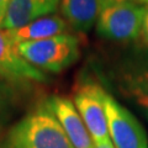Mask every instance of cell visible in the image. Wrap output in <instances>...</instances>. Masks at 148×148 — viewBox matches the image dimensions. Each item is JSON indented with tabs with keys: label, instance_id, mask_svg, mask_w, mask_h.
<instances>
[{
	"label": "cell",
	"instance_id": "d6986e66",
	"mask_svg": "<svg viewBox=\"0 0 148 148\" xmlns=\"http://www.w3.org/2000/svg\"><path fill=\"white\" fill-rule=\"evenodd\" d=\"M143 4H145V5H148V0H143Z\"/></svg>",
	"mask_w": 148,
	"mask_h": 148
},
{
	"label": "cell",
	"instance_id": "8992f818",
	"mask_svg": "<svg viewBox=\"0 0 148 148\" xmlns=\"http://www.w3.org/2000/svg\"><path fill=\"white\" fill-rule=\"evenodd\" d=\"M110 140L115 148H148L145 128L132 112L110 94L105 98Z\"/></svg>",
	"mask_w": 148,
	"mask_h": 148
},
{
	"label": "cell",
	"instance_id": "8fae6325",
	"mask_svg": "<svg viewBox=\"0 0 148 148\" xmlns=\"http://www.w3.org/2000/svg\"><path fill=\"white\" fill-rule=\"evenodd\" d=\"M61 11L64 20L73 30L89 32L99 15L98 0H61Z\"/></svg>",
	"mask_w": 148,
	"mask_h": 148
},
{
	"label": "cell",
	"instance_id": "30bf717a",
	"mask_svg": "<svg viewBox=\"0 0 148 148\" xmlns=\"http://www.w3.org/2000/svg\"><path fill=\"white\" fill-rule=\"evenodd\" d=\"M69 27L71 26L64 20V17L57 15V14H51V15L37 18L22 27L6 31L12 42L20 45L24 42L41 41L59 35H66Z\"/></svg>",
	"mask_w": 148,
	"mask_h": 148
},
{
	"label": "cell",
	"instance_id": "6da1fadb",
	"mask_svg": "<svg viewBox=\"0 0 148 148\" xmlns=\"http://www.w3.org/2000/svg\"><path fill=\"white\" fill-rule=\"evenodd\" d=\"M101 78L114 92L128 101L148 120V53L120 54L101 68Z\"/></svg>",
	"mask_w": 148,
	"mask_h": 148
},
{
	"label": "cell",
	"instance_id": "9a60e30c",
	"mask_svg": "<svg viewBox=\"0 0 148 148\" xmlns=\"http://www.w3.org/2000/svg\"><path fill=\"white\" fill-rule=\"evenodd\" d=\"M4 16H5V6H4V0H0V27H1Z\"/></svg>",
	"mask_w": 148,
	"mask_h": 148
},
{
	"label": "cell",
	"instance_id": "4fadbf2b",
	"mask_svg": "<svg viewBox=\"0 0 148 148\" xmlns=\"http://www.w3.org/2000/svg\"><path fill=\"white\" fill-rule=\"evenodd\" d=\"M99 1V8L111 5V4H121V3H137V4H143V0H98ZM145 5V4H143Z\"/></svg>",
	"mask_w": 148,
	"mask_h": 148
},
{
	"label": "cell",
	"instance_id": "ba28073f",
	"mask_svg": "<svg viewBox=\"0 0 148 148\" xmlns=\"http://www.w3.org/2000/svg\"><path fill=\"white\" fill-rule=\"evenodd\" d=\"M46 108L58 120L74 148H95L89 130L71 99L52 96L46 101Z\"/></svg>",
	"mask_w": 148,
	"mask_h": 148
},
{
	"label": "cell",
	"instance_id": "7a4b0ae2",
	"mask_svg": "<svg viewBox=\"0 0 148 148\" xmlns=\"http://www.w3.org/2000/svg\"><path fill=\"white\" fill-rule=\"evenodd\" d=\"M8 148H74L61 123L46 108L27 114L9 130Z\"/></svg>",
	"mask_w": 148,
	"mask_h": 148
},
{
	"label": "cell",
	"instance_id": "9c48e42d",
	"mask_svg": "<svg viewBox=\"0 0 148 148\" xmlns=\"http://www.w3.org/2000/svg\"><path fill=\"white\" fill-rule=\"evenodd\" d=\"M61 0H10L6 6L1 27L14 30L53 14Z\"/></svg>",
	"mask_w": 148,
	"mask_h": 148
},
{
	"label": "cell",
	"instance_id": "5b68a950",
	"mask_svg": "<svg viewBox=\"0 0 148 148\" xmlns=\"http://www.w3.org/2000/svg\"><path fill=\"white\" fill-rule=\"evenodd\" d=\"M106 94L108 92L98 83L84 82L77 88L73 98V103L95 145L111 141L105 108Z\"/></svg>",
	"mask_w": 148,
	"mask_h": 148
},
{
	"label": "cell",
	"instance_id": "ac0fdd59",
	"mask_svg": "<svg viewBox=\"0 0 148 148\" xmlns=\"http://www.w3.org/2000/svg\"><path fill=\"white\" fill-rule=\"evenodd\" d=\"M0 148H8V146L6 145H3V143L0 142Z\"/></svg>",
	"mask_w": 148,
	"mask_h": 148
},
{
	"label": "cell",
	"instance_id": "3957f363",
	"mask_svg": "<svg viewBox=\"0 0 148 148\" xmlns=\"http://www.w3.org/2000/svg\"><path fill=\"white\" fill-rule=\"evenodd\" d=\"M18 52L40 71L59 73L71 67L80 56L79 40L74 35H59L51 38L17 45Z\"/></svg>",
	"mask_w": 148,
	"mask_h": 148
},
{
	"label": "cell",
	"instance_id": "7c38bea8",
	"mask_svg": "<svg viewBox=\"0 0 148 148\" xmlns=\"http://www.w3.org/2000/svg\"><path fill=\"white\" fill-rule=\"evenodd\" d=\"M16 85L0 77V132L8 126L18 105Z\"/></svg>",
	"mask_w": 148,
	"mask_h": 148
},
{
	"label": "cell",
	"instance_id": "e0dca14e",
	"mask_svg": "<svg viewBox=\"0 0 148 148\" xmlns=\"http://www.w3.org/2000/svg\"><path fill=\"white\" fill-rule=\"evenodd\" d=\"M10 0H4V6H5V11H6V6H8V4Z\"/></svg>",
	"mask_w": 148,
	"mask_h": 148
},
{
	"label": "cell",
	"instance_id": "52a82bcc",
	"mask_svg": "<svg viewBox=\"0 0 148 148\" xmlns=\"http://www.w3.org/2000/svg\"><path fill=\"white\" fill-rule=\"evenodd\" d=\"M0 77L12 84H27L30 82L46 83L45 72L30 64L18 52L8 31L0 27Z\"/></svg>",
	"mask_w": 148,
	"mask_h": 148
},
{
	"label": "cell",
	"instance_id": "5bb4252c",
	"mask_svg": "<svg viewBox=\"0 0 148 148\" xmlns=\"http://www.w3.org/2000/svg\"><path fill=\"white\" fill-rule=\"evenodd\" d=\"M142 36H143L145 42L148 45V8H147V12H146V16H145V22H143Z\"/></svg>",
	"mask_w": 148,
	"mask_h": 148
},
{
	"label": "cell",
	"instance_id": "277c9868",
	"mask_svg": "<svg viewBox=\"0 0 148 148\" xmlns=\"http://www.w3.org/2000/svg\"><path fill=\"white\" fill-rule=\"evenodd\" d=\"M147 5L121 3L99 8L96 31L100 37L115 42H130L142 36Z\"/></svg>",
	"mask_w": 148,
	"mask_h": 148
},
{
	"label": "cell",
	"instance_id": "2e32d148",
	"mask_svg": "<svg viewBox=\"0 0 148 148\" xmlns=\"http://www.w3.org/2000/svg\"><path fill=\"white\" fill-rule=\"evenodd\" d=\"M95 148H115L112 142L109 141V142H105V143H100V145H95Z\"/></svg>",
	"mask_w": 148,
	"mask_h": 148
}]
</instances>
